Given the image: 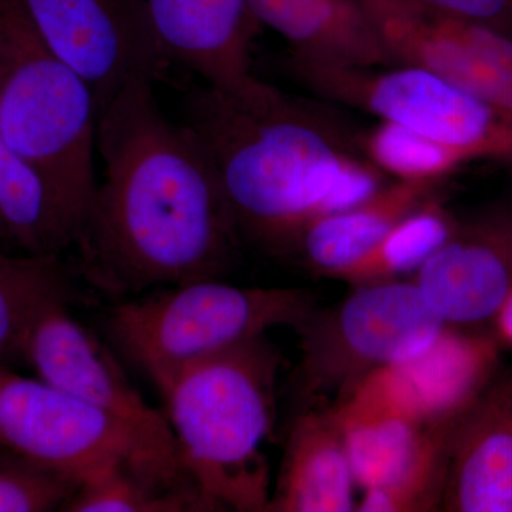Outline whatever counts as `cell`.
<instances>
[{"instance_id": "obj_1", "label": "cell", "mask_w": 512, "mask_h": 512, "mask_svg": "<svg viewBox=\"0 0 512 512\" xmlns=\"http://www.w3.org/2000/svg\"><path fill=\"white\" fill-rule=\"evenodd\" d=\"M97 154L103 177L74 245L77 274L127 299L227 272L241 234L220 177L153 82L127 84L100 110Z\"/></svg>"}, {"instance_id": "obj_2", "label": "cell", "mask_w": 512, "mask_h": 512, "mask_svg": "<svg viewBox=\"0 0 512 512\" xmlns=\"http://www.w3.org/2000/svg\"><path fill=\"white\" fill-rule=\"evenodd\" d=\"M185 123L200 137L239 234L289 252L312 222L382 190L386 175L360 134L328 110L269 86L256 97L204 86L188 96Z\"/></svg>"}, {"instance_id": "obj_3", "label": "cell", "mask_w": 512, "mask_h": 512, "mask_svg": "<svg viewBox=\"0 0 512 512\" xmlns=\"http://www.w3.org/2000/svg\"><path fill=\"white\" fill-rule=\"evenodd\" d=\"M278 350L265 336L195 363L158 390L178 454L221 511L265 512Z\"/></svg>"}, {"instance_id": "obj_4", "label": "cell", "mask_w": 512, "mask_h": 512, "mask_svg": "<svg viewBox=\"0 0 512 512\" xmlns=\"http://www.w3.org/2000/svg\"><path fill=\"white\" fill-rule=\"evenodd\" d=\"M99 103L15 0H0V136L82 221L97 187Z\"/></svg>"}, {"instance_id": "obj_5", "label": "cell", "mask_w": 512, "mask_h": 512, "mask_svg": "<svg viewBox=\"0 0 512 512\" xmlns=\"http://www.w3.org/2000/svg\"><path fill=\"white\" fill-rule=\"evenodd\" d=\"M306 289L241 288L197 279L121 299L106 316L114 348L157 390L184 369L271 329H296L315 309Z\"/></svg>"}, {"instance_id": "obj_6", "label": "cell", "mask_w": 512, "mask_h": 512, "mask_svg": "<svg viewBox=\"0 0 512 512\" xmlns=\"http://www.w3.org/2000/svg\"><path fill=\"white\" fill-rule=\"evenodd\" d=\"M446 325L412 279L353 286L338 305L316 308L295 329L296 394L343 399L370 373L419 355Z\"/></svg>"}, {"instance_id": "obj_7", "label": "cell", "mask_w": 512, "mask_h": 512, "mask_svg": "<svg viewBox=\"0 0 512 512\" xmlns=\"http://www.w3.org/2000/svg\"><path fill=\"white\" fill-rule=\"evenodd\" d=\"M291 60L296 76L325 99L409 128L471 161L481 158L512 168L511 117L429 70Z\"/></svg>"}, {"instance_id": "obj_8", "label": "cell", "mask_w": 512, "mask_h": 512, "mask_svg": "<svg viewBox=\"0 0 512 512\" xmlns=\"http://www.w3.org/2000/svg\"><path fill=\"white\" fill-rule=\"evenodd\" d=\"M0 447L80 484L121 464L195 484L183 466L160 456L119 421L5 363H0Z\"/></svg>"}, {"instance_id": "obj_9", "label": "cell", "mask_w": 512, "mask_h": 512, "mask_svg": "<svg viewBox=\"0 0 512 512\" xmlns=\"http://www.w3.org/2000/svg\"><path fill=\"white\" fill-rule=\"evenodd\" d=\"M446 325L419 355L366 376L333 407L338 417L394 416L448 429L493 384L500 348L493 335Z\"/></svg>"}, {"instance_id": "obj_10", "label": "cell", "mask_w": 512, "mask_h": 512, "mask_svg": "<svg viewBox=\"0 0 512 512\" xmlns=\"http://www.w3.org/2000/svg\"><path fill=\"white\" fill-rule=\"evenodd\" d=\"M43 45L92 87L99 110L127 84L156 83L173 66L144 0H15Z\"/></svg>"}, {"instance_id": "obj_11", "label": "cell", "mask_w": 512, "mask_h": 512, "mask_svg": "<svg viewBox=\"0 0 512 512\" xmlns=\"http://www.w3.org/2000/svg\"><path fill=\"white\" fill-rule=\"evenodd\" d=\"M69 303L52 302L37 313L23 335L19 359L37 379L119 421L160 456L184 467L164 410L144 400L111 350L74 318Z\"/></svg>"}, {"instance_id": "obj_12", "label": "cell", "mask_w": 512, "mask_h": 512, "mask_svg": "<svg viewBox=\"0 0 512 512\" xmlns=\"http://www.w3.org/2000/svg\"><path fill=\"white\" fill-rule=\"evenodd\" d=\"M396 64L443 77L512 119V37L413 0H359Z\"/></svg>"}, {"instance_id": "obj_13", "label": "cell", "mask_w": 512, "mask_h": 512, "mask_svg": "<svg viewBox=\"0 0 512 512\" xmlns=\"http://www.w3.org/2000/svg\"><path fill=\"white\" fill-rule=\"evenodd\" d=\"M410 279L447 325L491 322L512 291V204L458 220L446 244Z\"/></svg>"}, {"instance_id": "obj_14", "label": "cell", "mask_w": 512, "mask_h": 512, "mask_svg": "<svg viewBox=\"0 0 512 512\" xmlns=\"http://www.w3.org/2000/svg\"><path fill=\"white\" fill-rule=\"evenodd\" d=\"M161 52L229 96L256 97L268 89L252 73L259 25L248 0H144Z\"/></svg>"}, {"instance_id": "obj_15", "label": "cell", "mask_w": 512, "mask_h": 512, "mask_svg": "<svg viewBox=\"0 0 512 512\" xmlns=\"http://www.w3.org/2000/svg\"><path fill=\"white\" fill-rule=\"evenodd\" d=\"M441 508L512 512V383L491 384L454 427Z\"/></svg>"}, {"instance_id": "obj_16", "label": "cell", "mask_w": 512, "mask_h": 512, "mask_svg": "<svg viewBox=\"0 0 512 512\" xmlns=\"http://www.w3.org/2000/svg\"><path fill=\"white\" fill-rule=\"evenodd\" d=\"M259 25L275 30L292 59L332 66H394L359 0H248Z\"/></svg>"}, {"instance_id": "obj_17", "label": "cell", "mask_w": 512, "mask_h": 512, "mask_svg": "<svg viewBox=\"0 0 512 512\" xmlns=\"http://www.w3.org/2000/svg\"><path fill=\"white\" fill-rule=\"evenodd\" d=\"M356 483L332 410L296 416L265 512L356 511Z\"/></svg>"}, {"instance_id": "obj_18", "label": "cell", "mask_w": 512, "mask_h": 512, "mask_svg": "<svg viewBox=\"0 0 512 512\" xmlns=\"http://www.w3.org/2000/svg\"><path fill=\"white\" fill-rule=\"evenodd\" d=\"M439 185L406 181L384 185L359 204L312 222L295 239L289 252L298 255L316 274L338 279L409 212L436 195Z\"/></svg>"}, {"instance_id": "obj_19", "label": "cell", "mask_w": 512, "mask_h": 512, "mask_svg": "<svg viewBox=\"0 0 512 512\" xmlns=\"http://www.w3.org/2000/svg\"><path fill=\"white\" fill-rule=\"evenodd\" d=\"M82 221L35 168L0 136V245L29 255L62 256Z\"/></svg>"}, {"instance_id": "obj_20", "label": "cell", "mask_w": 512, "mask_h": 512, "mask_svg": "<svg viewBox=\"0 0 512 512\" xmlns=\"http://www.w3.org/2000/svg\"><path fill=\"white\" fill-rule=\"evenodd\" d=\"M72 274L62 256L0 249V363L19 359L20 343L49 303L72 301Z\"/></svg>"}, {"instance_id": "obj_21", "label": "cell", "mask_w": 512, "mask_h": 512, "mask_svg": "<svg viewBox=\"0 0 512 512\" xmlns=\"http://www.w3.org/2000/svg\"><path fill=\"white\" fill-rule=\"evenodd\" d=\"M458 218L439 195L427 198L394 225L369 254L339 276L350 286L413 278L451 237Z\"/></svg>"}, {"instance_id": "obj_22", "label": "cell", "mask_w": 512, "mask_h": 512, "mask_svg": "<svg viewBox=\"0 0 512 512\" xmlns=\"http://www.w3.org/2000/svg\"><path fill=\"white\" fill-rule=\"evenodd\" d=\"M62 511L214 512L221 508L198 485L173 483L133 464H121L83 481Z\"/></svg>"}, {"instance_id": "obj_23", "label": "cell", "mask_w": 512, "mask_h": 512, "mask_svg": "<svg viewBox=\"0 0 512 512\" xmlns=\"http://www.w3.org/2000/svg\"><path fill=\"white\" fill-rule=\"evenodd\" d=\"M333 416L343 433L356 487L362 491L396 480L433 430L394 416Z\"/></svg>"}, {"instance_id": "obj_24", "label": "cell", "mask_w": 512, "mask_h": 512, "mask_svg": "<svg viewBox=\"0 0 512 512\" xmlns=\"http://www.w3.org/2000/svg\"><path fill=\"white\" fill-rule=\"evenodd\" d=\"M360 147L384 175L406 183L441 184L471 161L460 151L389 121L360 133Z\"/></svg>"}, {"instance_id": "obj_25", "label": "cell", "mask_w": 512, "mask_h": 512, "mask_svg": "<svg viewBox=\"0 0 512 512\" xmlns=\"http://www.w3.org/2000/svg\"><path fill=\"white\" fill-rule=\"evenodd\" d=\"M454 427L431 430L410 466L392 483L363 491L356 511L426 512L441 507Z\"/></svg>"}, {"instance_id": "obj_26", "label": "cell", "mask_w": 512, "mask_h": 512, "mask_svg": "<svg viewBox=\"0 0 512 512\" xmlns=\"http://www.w3.org/2000/svg\"><path fill=\"white\" fill-rule=\"evenodd\" d=\"M79 485L0 447V512L62 511Z\"/></svg>"}, {"instance_id": "obj_27", "label": "cell", "mask_w": 512, "mask_h": 512, "mask_svg": "<svg viewBox=\"0 0 512 512\" xmlns=\"http://www.w3.org/2000/svg\"><path fill=\"white\" fill-rule=\"evenodd\" d=\"M439 15L476 23L512 37V0H413Z\"/></svg>"}, {"instance_id": "obj_28", "label": "cell", "mask_w": 512, "mask_h": 512, "mask_svg": "<svg viewBox=\"0 0 512 512\" xmlns=\"http://www.w3.org/2000/svg\"><path fill=\"white\" fill-rule=\"evenodd\" d=\"M491 323L494 328L493 336L498 345L512 349V291L495 312Z\"/></svg>"}]
</instances>
